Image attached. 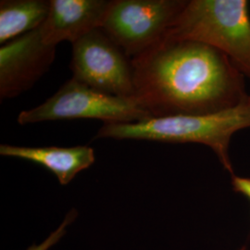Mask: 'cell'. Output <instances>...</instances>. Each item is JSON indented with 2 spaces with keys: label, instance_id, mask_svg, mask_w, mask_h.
<instances>
[{
  "label": "cell",
  "instance_id": "obj_1",
  "mask_svg": "<svg viewBox=\"0 0 250 250\" xmlns=\"http://www.w3.org/2000/svg\"><path fill=\"white\" fill-rule=\"evenodd\" d=\"M132 65L134 99L151 117L215 114L249 99L232 61L199 42L165 40Z\"/></svg>",
  "mask_w": 250,
  "mask_h": 250
},
{
  "label": "cell",
  "instance_id": "obj_2",
  "mask_svg": "<svg viewBox=\"0 0 250 250\" xmlns=\"http://www.w3.org/2000/svg\"><path fill=\"white\" fill-rule=\"evenodd\" d=\"M248 127H250V113L247 100L238 107L209 115L151 117L135 123L103 124L95 139L201 144L214 152L232 176L230 141L233 134Z\"/></svg>",
  "mask_w": 250,
  "mask_h": 250
},
{
  "label": "cell",
  "instance_id": "obj_3",
  "mask_svg": "<svg viewBox=\"0 0 250 250\" xmlns=\"http://www.w3.org/2000/svg\"><path fill=\"white\" fill-rule=\"evenodd\" d=\"M165 40H190L212 46L225 54L250 79V14L247 0L188 1Z\"/></svg>",
  "mask_w": 250,
  "mask_h": 250
},
{
  "label": "cell",
  "instance_id": "obj_4",
  "mask_svg": "<svg viewBox=\"0 0 250 250\" xmlns=\"http://www.w3.org/2000/svg\"><path fill=\"white\" fill-rule=\"evenodd\" d=\"M188 1L112 0L101 30L132 61L165 40Z\"/></svg>",
  "mask_w": 250,
  "mask_h": 250
},
{
  "label": "cell",
  "instance_id": "obj_5",
  "mask_svg": "<svg viewBox=\"0 0 250 250\" xmlns=\"http://www.w3.org/2000/svg\"><path fill=\"white\" fill-rule=\"evenodd\" d=\"M149 118L135 99L111 96L72 78L41 105L21 111L17 121L21 125L73 119L127 124Z\"/></svg>",
  "mask_w": 250,
  "mask_h": 250
},
{
  "label": "cell",
  "instance_id": "obj_6",
  "mask_svg": "<svg viewBox=\"0 0 250 250\" xmlns=\"http://www.w3.org/2000/svg\"><path fill=\"white\" fill-rule=\"evenodd\" d=\"M72 45V78L108 95L134 99L132 61L100 28Z\"/></svg>",
  "mask_w": 250,
  "mask_h": 250
},
{
  "label": "cell",
  "instance_id": "obj_7",
  "mask_svg": "<svg viewBox=\"0 0 250 250\" xmlns=\"http://www.w3.org/2000/svg\"><path fill=\"white\" fill-rule=\"evenodd\" d=\"M56 47L43 41L40 28L1 45V99H13L31 89L49 71Z\"/></svg>",
  "mask_w": 250,
  "mask_h": 250
},
{
  "label": "cell",
  "instance_id": "obj_8",
  "mask_svg": "<svg viewBox=\"0 0 250 250\" xmlns=\"http://www.w3.org/2000/svg\"><path fill=\"white\" fill-rule=\"evenodd\" d=\"M45 22L40 27L43 41L57 46L68 41L75 43L102 26L110 1L50 0Z\"/></svg>",
  "mask_w": 250,
  "mask_h": 250
},
{
  "label": "cell",
  "instance_id": "obj_9",
  "mask_svg": "<svg viewBox=\"0 0 250 250\" xmlns=\"http://www.w3.org/2000/svg\"><path fill=\"white\" fill-rule=\"evenodd\" d=\"M0 155L39 164L51 171L62 186L70 184L79 172L88 169L96 161L95 150L89 146L60 147L2 144Z\"/></svg>",
  "mask_w": 250,
  "mask_h": 250
},
{
  "label": "cell",
  "instance_id": "obj_10",
  "mask_svg": "<svg viewBox=\"0 0 250 250\" xmlns=\"http://www.w3.org/2000/svg\"><path fill=\"white\" fill-rule=\"evenodd\" d=\"M50 2L46 0H2L0 2V44L43 25Z\"/></svg>",
  "mask_w": 250,
  "mask_h": 250
},
{
  "label": "cell",
  "instance_id": "obj_11",
  "mask_svg": "<svg viewBox=\"0 0 250 250\" xmlns=\"http://www.w3.org/2000/svg\"><path fill=\"white\" fill-rule=\"evenodd\" d=\"M77 215L78 212L75 209H72L68 214L66 215L65 219L63 220L62 224H61L60 227L56 231H54L45 241L43 242L41 245H33L26 250H48L51 249L54 245H56L65 235L67 227L71 225L72 222L76 219Z\"/></svg>",
  "mask_w": 250,
  "mask_h": 250
},
{
  "label": "cell",
  "instance_id": "obj_12",
  "mask_svg": "<svg viewBox=\"0 0 250 250\" xmlns=\"http://www.w3.org/2000/svg\"><path fill=\"white\" fill-rule=\"evenodd\" d=\"M232 185L234 192L242 194L250 200V178L232 175Z\"/></svg>",
  "mask_w": 250,
  "mask_h": 250
},
{
  "label": "cell",
  "instance_id": "obj_13",
  "mask_svg": "<svg viewBox=\"0 0 250 250\" xmlns=\"http://www.w3.org/2000/svg\"><path fill=\"white\" fill-rule=\"evenodd\" d=\"M248 107H249V110L250 113V95H249V99H248Z\"/></svg>",
  "mask_w": 250,
  "mask_h": 250
},
{
  "label": "cell",
  "instance_id": "obj_14",
  "mask_svg": "<svg viewBox=\"0 0 250 250\" xmlns=\"http://www.w3.org/2000/svg\"></svg>",
  "mask_w": 250,
  "mask_h": 250
}]
</instances>
